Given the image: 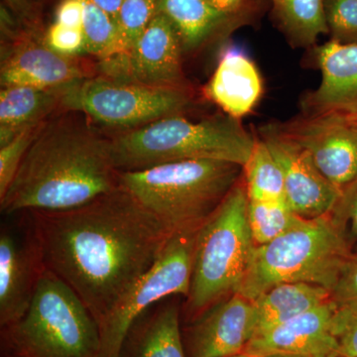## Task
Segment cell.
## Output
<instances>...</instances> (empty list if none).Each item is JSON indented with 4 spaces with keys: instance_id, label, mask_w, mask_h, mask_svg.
<instances>
[{
    "instance_id": "obj_1",
    "label": "cell",
    "mask_w": 357,
    "mask_h": 357,
    "mask_svg": "<svg viewBox=\"0 0 357 357\" xmlns=\"http://www.w3.org/2000/svg\"><path fill=\"white\" fill-rule=\"evenodd\" d=\"M27 211L45 267L77 294L98 325L173 236L121 185L72 210Z\"/></svg>"
},
{
    "instance_id": "obj_2",
    "label": "cell",
    "mask_w": 357,
    "mask_h": 357,
    "mask_svg": "<svg viewBox=\"0 0 357 357\" xmlns=\"http://www.w3.org/2000/svg\"><path fill=\"white\" fill-rule=\"evenodd\" d=\"M119 174L109 134L62 110L39 128L0 208L4 215L72 210L117 189Z\"/></svg>"
},
{
    "instance_id": "obj_3",
    "label": "cell",
    "mask_w": 357,
    "mask_h": 357,
    "mask_svg": "<svg viewBox=\"0 0 357 357\" xmlns=\"http://www.w3.org/2000/svg\"><path fill=\"white\" fill-rule=\"evenodd\" d=\"M107 134L119 172L192 160H217L243 167L256 142V136L243 128L241 119L225 114L198 121L175 115L132 130Z\"/></svg>"
},
{
    "instance_id": "obj_4",
    "label": "cell",
    "mask_w": 357,
    "mask_h": 357,
    "mask_svg": "<svg viewBox=\"0 0 357 357\" xmlns=\"http://www.w3.org/2000/svg\"><path fill=\"white\" fill-rule=\"evenodd\" d=\"M243 167L192 160L119 174V184L171 234L197 231L239 182Z\"/></svg>"
},
{
    "instance_id": "obj_5",
    "label": "cell",
    "mask_w": 357,
    "mask_h": 357,
    "mask_svg": "<svg viewBox=\"0 0 357 357\" xmlns=\"http://www.w3.org/2000/svg\"><path fill=\"white\" fill-rule=\"evenodd\" d=\"M248 197L239 180L218 210L197 230L191 287L185 312L190 321L238 292L256 248L248 220Z\"/></svg>"
},
{
    "instance_id": "obj_6",
    "label": "cell",
    "mask_w": 357,
    "mask_h": 357,
    "mask_svg": "<svg viewBox=\"0 0 357 357\" xmlns=\"http://www.w3.org/2000/svg\"><path fill=\"white\" fill-rule=\"evenodd\" d=\"M351 253V243L332 215L303 220L283 236L255 248L237 293L253 301L278 284L294 282L332 291Z\"/></svg>"
},
{
    "instance_id": "obj_7",
    "label": "cell",
    "mask_w": 357,
    "mask_h": 357,
    "mask_svg": "<svg viewBox=\"0 0 357 357\" xmlns=\"http://www.w3.org/2000/svg\"><path fill=\"white\" fill-rule=\"evenodd\" d=\"M1 328L11 357H98L100 352L96 319L47 268L24 316Z\"/></svg>"
},
{
    "instance_id": "obj_8",
    "label": "cell",
    "mask_w": 357,
    "mask_h": 357,
    "mask_svg": "<svg viewBox=\"0 0 357 357\" xmlns=\"http://www.w3.org/2000/svg\"><path fill=\"white\" fill-rule=\"evenodd\" d=\"M196 96L192 86L164 88L96 75L70 86L63 107L81 112L105 132L116 133L187 115L196 105Z\"/></svg>"
},
{
    "instance_id": "obj_9",
    "label": "cell",
    "mask_w": 357,
    "mask_h": 357,
    "mask_svg": "<svg viewBox=\"0 0 357 357\" xmlns=\"http://www.w3.org/2000/svg\"><path fill=\"white\" fill-rule=\"evenodd\" d=\"M197 231L174 234L158 260L145 272L98 323V357H121L134 323L155 304L171 296L188 297Z\"/></svg>"
},
{
    "instance_id": "obj_10",
    "label": "cell",
    "mask_w": 357,
    "mask_h": 357,
    "mask_svg": "<svg viewBox=\"0 0 357 357\" xmlns=\"http://www.w3.org/2000/svg\"><path fill=\"white\" fill-rule=\"evenodd\" d=\"M0 229V326L24 316L46 269L28 211L6 215Z\"/></svg>"
},
{
    "instance_id": "obj_11",
    "label": "cell",
    "mask_w": 357,
    "mask_h": 357,
    "mask_svg": "<svg viewBox=\"0 0 357 357\" xmlns=\"http://www.w3.org/2000/svg\"><path fill=\"white\" fill-rule=\"evenodd\" d=\"M180 39L168 18L157 13L132 48L96 61L98 75L119 81L164 86H190L183 69Z\"/></svg>"
},
{
    "instance_id": "obj_12",
    "label": "cell",
    "mask_w": 357,
    "mask_h": 357,
    "mask_svg": "<svg viewBox=\"0 0 357 357\" xmlns=\"http://www.w3.org/2000/svg\"><path fill=\"white\" fill-rule=\"evenodd\" d=\"M96 75V62L86 56L68 57L52 50L36 29L22 30L13 41L1 44V86L59 88Z\"/></svg>"
},
{
    "instance_id": "obj_13",
    "label": "cell",
    "mask_w": 357,
    "mask_h": 357,
    "mask_svg": "<svg viewBox=\"0 0 357 357\" xmlns=\"http://www.w3.org/2000/svg\"><path fill=\"white\" fill-rule=\"evenodd\" d=\"M311 155L319 172L342 192L357 178V128L347 114H303L280 124Z\"/></svg>"
},
{
    "instance_id": "obj_14",
    "label": "cell",
    "mask_w": 357,
    "mask_h": 357,
    "mask_svg": "<svg viewBox=\"0 0 357 357\" xmlns=\"http://www.w3.org/2000/svg\"><path fill=\"white\" fill-rule=\"evenodd\" d=\"M259 138L281 167L291 210L304 220L331 215L342 192L321 175L309 152L284 132L280 124L262 126Z\"/></svg>"
},
{
    "instance_id": "obj_15",
    "label": "cell",
    "mask_w": 357,
    "mask_h": 357,
    "mask_svg": "<svg viewBox=\"0 0 357 357\" xmlns=\"http://www.w3.org/2000/svg\"><path fill=\"white\" fill-rule=\"evenodd\" d=\"M331 301L251 338L244 352L255 357H331L337 354Z\"/></svg>"
},
{
    "instance_id": "obj_16",
    "label": "cell",
    "mask_w": 357,
    "mask_h": 357,
    "mask_svg": "<svg viewBox=\"0 0 357 357\" xmlns=\"http://www.w3.org/2000/svg\"><path fill=\"white\" fill-rule=\"evenodd\" d=\"M190 328L191 357H230L243 354L255 333L252 301L232 294L195 319Z\"/></svg>"
},
{
    "instance_id": "obj_17",
    "label": "cell",
    "mask_w": 357,
    "mask_h": 357,
    "mask_svg": "<svg viewBox=\"0 0 357 357\" xmlns=\"http://www.w3.org/2000/svg\"><path fill=\"white\" fill-rule=\"evenodd\" d=\"M314 53L321 83L303 98V114H357V44L331 40Z\"/></svg>"
},
{
    "instance_id": "obj_18",
    "label": "cell",
    "mask_w": 357,
    "mask_h": 357,
    "mask_svg": "<svg viewBox=\"0 0 357 357\" xmlns=\"http://www.w3.org/2000/svg\"><path fill=\"white\" fill-rule=\"evenodd\" d=\"M157 13L168 18L184 56L220 43L245 23V11L223 13L208 0H159Z\"/></svg>"
},
{
    "instance_id": "obj_19",
    "label": "cell",
    "mask_w": 357,
    "mask_h": 357,
    "mask_svg": "<svg viewBox=\"0 0 357 357\" xmlns=\"http://www.w3.org/2000/svg\"><path fill=\"white\" fill-rule=\"evenodd\" d=\"M262 77L252 60L241 49L227 46L220 53L215 72L203 89V96L223 114L241 119L250 114L261 98Z\"/></svg>"
},
{
    "instance_id": "obj_20",
    "label": "cell",
    "mask_w": 357,
    "mask_h": 357,
    "mask_svg": "<svg viewBox=\"0 0 357 357\" xmlns=\"http://www.w3.org/2000/svg\"><path fill=\"white\" fill-rule=\"evenodd\" d=\"M148 309L129 331L121 357H185L175 297Z\"/></svg>"
},
{
    "instance_id": "obj_21",
    "label": "cell",
    "mask_w": 357,
    "mask_h": 357,
    "mask_svg": "<svg viewBox=\"0 0 357 357\" xmlns=\"http://www.w3.org/2000/svg\"><path fill=\"white\" fill-rule=\"evenodd\" d=\"M70 86L59 88L1 86L0 146L10 142L26 129L41 126L53 115L64 110L63 103Z\"/></svg>"
},
{
    "instance_id": "obj_22",
    "label": "cell",
    "mask_w": 357,
    "mask_h": 357,
    "mask_svg": "<svg viewBox=\"0 0 357 357\" xmlns=\"http://www.w3.org/2000/svg\"><path fill=\"white\" fill-rule=\"evenodd\" d=\"M331 301V291L305 282L282 283L268 289L252 301L255 335L290 321ZM253 335V337H255Z\"/></svg>"
},
{
    "instance_id": "obj_23",
    "label": "cell",
    "mask_w": 357,
    "mask_h": 357,
    "mask_svg": "<svg viewBox=\"0 0 357 357\" xmlns=\"http://www.w3.org/2000/svg\"><path fill=\"white\" fill-rule=\"evenodd\" d=\"M282 30L295 46L310 47L328 34L325 0H273Z\"/></svg>"
},
{
    "instance_id": "obj_24",
    "label": "cell",
    "mask_w": 357,
    "mask_h": 357,
    "mask_svg": "<svg viewBox=\"0 0 357 357\" xmlns=\"http://www.w3.org/2000/svg\"><path fill=\"white\" fill-rule=\"evenodd\" d=\"M243 171L248 199L286 201L281 167L259 137H256L252 153L243 167Z\"/></svg>"
},
{
    "instance_id": "obj_25",
    "label": "cell",
    "mask_w": 357,
    "mask_h": 357,
    "mask_svg": "<svg viewBox=\"0 0 357 357\" xmlns=\"http://www.w3.org/2000/svg\"><path fill=\"white\" fill-rule=\"evenodd\" d=\"M248 220L251 236L257 248L283 236L304 218L296 215L286 201L248 199Z\"/></svg>"
},
{
    "instance_id": "obj_26",
    "label": "cell",
    "mask_w": 357,
    "mask_h": 357,
    "mask_svg": "<svg viewBox=\"0 0 357 357\" xmlns=\"http://www.w3.org/2000/svg\"><path fill=\"white\" fill-rule=\"evenodd\" d=\"M83 29L86 56L96 61L112 57L119 52V30L116 20L109 14L84 0Z\"/></svg>"
},
{
    "instance_id": "obj_27",
    "label": "cell",
    "mask_w": 357,
    "mask_h": 357,
    "mask_svg": "<svg viewBox=\"0 0 357 357\" xmlns=\"http://www.w3.org/2000/svg\"><path fill=\"white\" fill-rule=\"evenodd\" d=\"M159 0H124L117 14L119 53L132 48L158 10ZM116 55V54H115Z\"/></svg>"
},
{
    "instance_id": "obj_28",
    "label": "cell",
    "mask_w": 357,
    "mask_h": 357,
    "mask_svg": "<svg viewBox=\"0 0 357 357\" xmlns=\"http://www.w3.org/2000/svg\"><path fill=\"white\" fill-rule=\"evenodd\" d=\"M325 11L332 40L357 44V0H325Z\"/></svg>"
},
{
    "instance_id": "obj_29",
    "label": "cell",
    "mask_w": 357,
    "mask_h": 357,
    "mask_svg": "<svg viewBox=\"0 0 357 357\" xmlns=\"http://www.w3.org/2000/svg\"><path fill=\"white\" fill-rule=\"evenodd\" d=\"M41 126L26 129L10 142L0 146V199L3 198L15 178L21 162Z\"/></svg>"
},
{
    "instance_id": "obj_30",
    "label": "cell",
    "mask_w": 357,
    "mask_h": 357,
    "mask_svg": "<svg viewBox=\"0 0 357 357\" xmlns=\"http://www.w3.org/2000/svg\"><path fill=\"white\" fill-rule=\"evenodd\" d=\"M335 316L357 314V252L351 253L340 269L331 291Z\"/></svg>"
},
{
    "instance_id": "obj_31",
    "label": "cell",
    "mask_w": 357,
    "mask_h": 357,
    "mask_svg": "<svg viewBox=\"0 0 357 357\" xmlns=\"http://www.w3.org/2000/svg\"><path fill=\"white\" fill-rule=\"evenodd\" d=\"M43 40L49 48L61 55L68 57L86 56L82 28L68 27L55 21L44 33Z\"/></svg>"
},
{
    "instance_id": "obj_32",
    "label": "cell",
    "mask_w": 357,
    "mask_h": 357,
    "mask_svg": "<svg viewBox=\"0 0 357 357\" xmlns=\"http://www.w3.org/2000/svg\"><path fill=\"white\" fill-rule=\"evenodd\" d=\"M331 215L349 243L351 239H357V178L342 192Z\"/></svg>"
},
{
    "instance_id": "obj_33",
    "label": "cell",
    "mask_w": 357,
    "mask_h": 357,
    "mask_svg": "<svg viewBox=\"0 0 357 357\" xmlns=\"http://www.w3.org/2000/svg\"><path fill=\"white\" fill-rule=\"evenodd\" d=\"M333 333L337 340V354L357 357V314L344 317L333 314Z\"/></svg>"
},
{
    "instance_id": "obj_34",
    "label": "cell",
    "mask_w": 357,
    "mask_h": 357,
    "mask_svg": "<svg viewBox=\"0 0 357 357\" xmlns=\"http://www.w3.org/2000/svg\"><path fill=\"white\" fill-rule=\"evenodd\" d=\"M84 0H62L56 13V22L68 27H83Z\"/></svg>"
},
{
    "instance_id": "obj_35",
    "label": "cell",
    "mask_w": 357,
    "mask_h": 357,
    "mask_svg": "<svg viewBox=\"0 0 357 357\" xmlns=\"http://www.w3.org/2000/svg\"><path fill=\"white\" fill-rule=\"evenodd\" d=\"M4 2L10 8L11 13L13 11L25 21L28 27L36 29L37 17L35 15L34 7L28 0H4Z\"/></svg>"
},
{
    "instance_id": "obj_36",
    "label": "cell",
    "mask_w": 357,
    "mask_h": 357,
    "mask_svg": "<svg viewBox=\"0 0 357 357\" xmlns=\"http://www.w3.org/2000/svg\"><path fill=\"white\" fill-rule=\"evenodd\" d=\"M211 6L223 13H238L243 10L244 0H208Z\"/></svg>"
},
{
    "instance_id": "obj_37",
    "label": "cell",
    "mask_w": 357,
    "mask_h": 357,
    "mask_svg": "<svg viewBox=\"0 0 357 357\" xmlns=\"http://www.w3.org/2000/svg\"><path fill=\"white\" fill-rule=\"evenodd\" d=\"M89 1L93 2L95 6L100 7L103 11H105L107 14H109L112 18L116 20L117 14H119V9L122 2L124 0H89Z\"/></svg>"
},
{
    "instance_id": "obj_38",
    "label": "cell",
    "mask_w": 357,
    "mask_h": 357,
    "mask_svg": "<svg viewBox=\"0 0 357 357\" xmlns=\"http://www.w3.org/2000/svg\"><path fill=\"white\" fill-rule=\"evenodd\" d=\"M347 116L349 117V119H351V121L352 122V123H354V126H356V128H357V114L347 115Z\"/></svg>"
},
{
    "instance_id": "obj_39",
    "label": "cell",
    "mask_w": 357,
    "mask_h": 357,
    "mask_svg": "<svg viewBox=\"0 0 357 357\" xmlns=\"http://www.w3.org/2000/svg\"><path fill=\"white\" fill-rule=\"evenodd\" d=\"M230 357H255L252 356H249V354H245V352H243V354H237V356H230Z\"/></svg>"
},
{
    "instance_id": "obj_40",
    "label": "cell",
    "mask_w": 357,
    "mask_h": 357,
    "mask_svg": "<svg viewBox=\"0 0 357 357\" xmlns=\"http://www.w3.org/2000/svg\"><path fill=\"white\" fill-rule=\"evenodd\" d=\"M264 357H301V356H269Z\"/></svg>"
},
{
    "instance_id": "obj_41",
    "label": "cell",
    "mask_w": 357,
    "mask_h": 357,
    "mask_svg": "<svg viewBox=\"0 0 357 357\" xmlns=\"http://www.w3.org/2000/svg\"><path fill=\"white\" fill-rule=\"evenodd\" d=\"M331 357H344V356H340V354H333V356H331Z\"/></svg>"
}]
</instances>
